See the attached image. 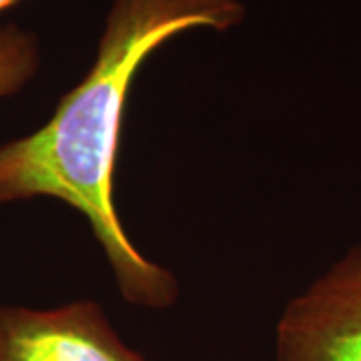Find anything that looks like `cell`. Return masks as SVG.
<instances>
[{
    "mask_svg": "<svg viewBox=\"0 0 361 361\" xmlns=\"http://www.w3.org/2000/svg\"><path fill=\"white\" fill-rule=\"evenodd\" d=\"M247 16L241 0H113L94 63L35 133L0 145V203L49 197L89 221L135 307L167 310L175 275L133 245L113 203L123 113L133 78L149 54L195 28L227 32Z\"/></svg>",
    "mask_w": 361,
    "mask_h": 361,
    "instance_id": "1",
    "label": "cell"
},
{
    "mask_svg": "<svg viewBox=\"0 0 361 361\" xmlns=\"http://www.w3.org/2000/svg\"><path fill=\"white\" fill-rule=\"evenodd\" d=\"M277 361H361V243L287 303Z\"/></svg>",
    "mask_w": 361,
    "mask_h": 361,
    "instance_id": "2",
    "label": "cell"
},
{
    "mask_svg": "<svg viewBox=\"0 0 361 361\" xmlns=\"http://www.w3.org/2000/svg\"><path fill=\"white\" fill-rule=\"evenodd\" d=\"M0 361H147L94 301L52 310L0 305Z\"/></svg>",
    "mask_w": 361,
    "mask_h": 361,
    "instance_id": "3",
    "label": "cell"
},
{
    "mask_svg": "<svg viewBox=\"0 0 361 361\" xmlns=\"http://www.w3.org/2000/svg\"><path fill=\"white\" fill-rule=\"evenodd\" d=\"M42 66L40 37L23 26L0 25V99L18 94Z\"/></svg>",
    "mask_w": 361,
    "mask_h": 361,
    "instance_id": "4",
    "label": "cell"
},
{
    "mask_svg": "<svg viewBox=\"0 0 361 361\" xmlns=\"http://www.w3.org/2000/svg\"><path fill=\"white\" fill-rule=\"evenodd\" d=\"M16 2H20V0H0V14L6 13L8 8H13Z\"/></svg>",
    "mask_w": 361,
    "mask_h": 361,
    "instance_id": "5",
    "label": "cell"
}]
</instances>
